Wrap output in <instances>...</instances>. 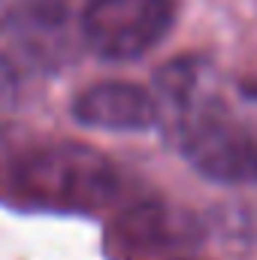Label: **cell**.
<instances>
[{
	"label": "cell",
	"mask_w": 257,
	"mask_h": 260,
	"mask_svg": "<svg viewBox=\"0 0 257 260\" xmlns=\"http://www.w3.org/2000/svg\"><path fill=\"white\" fill-rule=\"evenodd\" d=\"M164 97L182 112V151L212 182H257V106L242 112L227 100L200 91L194 61L160 70Z\"/></svg>",
	"instance_id": "cell-1"
},
{
	"label": "cell",
	"mask_w": 257,
	"mask_h": 260,
	"mask_svg": "<svg viewBox=\"0 0 257 260\" xmlns=\"http://www.w3.org/2000/svg\"><path fill=\"white\" fill-rule=\"evenodd\" d=\"M9 191L30 209L91 215L121 197L124 179L121 170L91 145L46 142L15 157Z\"/></svg>",
	"instance_id": "cell-2"
},
{
	"label": "cell",
	"mask_w": 257,
	"mask_h": 260,
	"mask_svg": "<svg viewBox=\"0 0 257 260\" xmlns=\"http://www.w3.org/2000/svg\"><path fill=\"white\" fill-rule=\"evenodd\" d=\"M179 0H88L82 40L103 61H136L176 27Z\"/></svg>",
	"instance_id": "cell-3"
},
{
	"label": "cell",
	"mask_w": 257,
	"mask_h": 260,
	"mask_svg": "<svg viewBox=\"0 0 257 260\" xmlns=\"http://www.w3.org/2000/svg\"><path fill=\"white\" fill-rule=\"evenodd\" d=\"M200 239H203V224L197 221V215L176 206L142 203L109 224L103 245L112 260H133L142 254L191 248Z\"/></svg>",
	"instance_id": "cell-4"
},
{
	"label": "cell",
	"mask_w": 257,
	"mask_h": 260,
	"mask_svg": "<svg viewBox=\"0 0 257 260\" xmlns=\"http://www.w3.org/2000/svg\"><path fill=\"white\" fill-rule=\"evenodd\" d=\"M70 115L82 127L109 133H142L160 118L157 100L133 82H97L70 100Z\"/></svg>",
	"instance_id": "cell-5"
},
{
	"label": "cell",
	"mask_w": 257,
	"mask_h": 260,
	"mask_svg": "<svg viewBox=\"0 0 257 260\" xmlns=\"http://www.w3.org/2000/svg\"><path fill=\"white\" fill-rule=\"evenodd\" d=\"M176 260H197V257H176Z\"/></svg>",
	"instance_id": "cell-6"
}]
</instances>
